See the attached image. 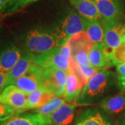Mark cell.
I'll return each mask as SVG.
<instances>
[{
  "instance_id": "5bb4252c",
  "label": "cell",
  "mask_w": 125,
  "mask_h": 125,
  "mask_svg": "<svg viewBox=\"0 0 125 125\" xmlns=\"http://www.w3.org/2000/svg\"><path fill=\"white\" fill-rule=\"evenodd\" d=\"M22 56L17 47L9 45L0 53V72L9 74Z\"/></svg>"
},
{
  "instance_id": "277c9868",
  "label": "cell",
  "mask_w": 125,
  "mask_h": 125,
  "mask_svg": "<svg viewBox=\"0 0 125 125\" xmlns=\"http://www.w3.org/2000/svg\"><path fill=\"white\" fill-rule=\"evenodd\" d=\"M67 44L71 48L72 59L81 66H91L88 54L93 43L85 32L72 36L67 41Z\"/></svg>"
},
{
  "instance_id": "484cf974",
  "label": "cell",
  "mask_w": 125,
  "mask_h": 125,
  "mask_svg": "<svg viewBox=\"0 0 125 125\" xmlns=\"http://www.w3.org/2000/svg\"><path fill=\"white\" fill-rule=\"evenodd\" d=\"M117 85L121 93L125 92V62L116 65Z\"/></svg>"
},
{
  "instance_id": "f546056e",
  "label": "cell",
  "mask_w": 125,
  "mask_h": 125,
  "mask_svg": "<svg viewBox=\"0 0 125 125\" xmlns=\"http://www.w3.org/2000/svg\"><path fill=\"white\" fill-rule=\"evenodd\" d=\"M8 79V74L0 72V94L6 87V81Z\"/></svg>"
},
{
  "instance_id": "30bf717a",
  "label": "cell",
  "mask_w": 125,
  "mask_h": 125,
  "mask_svg": "<svg viewBox=\"0 0 125 125\" xmlns=\"http://www.w3.org/2000/svg\"><path fill=\"white\" fill-rule=\"evenodd\" d=\"M28 95L16 85H10L0 94V102L21 112L26 110Z\"/></svg>"
},
{
  "instance_id": "8fae6325",
  "label": "cell",
  "mask_w": 125,
  "mask_h": 125,
  "mask_svg": "<svg viewBox=\"0 0 125 125\" xmlns=\"http://www.w3.org/2000/svg\"><path fill=\"white\" fill-rule=\"evenodd\" d=\"M102 20L122 21L124 18V9L120 0H93Z\"/></svg>"
},
{
  "instance_id": "4316f807",
  "label": "cell",
  "mask_w": 125,
  "mask_h": 125,
  "mask_svg": "<svg viewBox=\"0 0 125 125\" xmlns=\"http://www.w3.org/2000/svg\"><path fill=\"white\" fill-rule=\"evenodd\" d=\"M19 113H20V111H16L13 108L0 102V118L14 115Z\"/></svg>"
},
{
  "instance_id": "ba28073f",
  "label": "cell",
  "mask_w": 125,
  "mask_h": 125,
  "mask_svg": "<svg viewBox=\"0 0 125 125\" xmlns=\"http://www.w3.org/2000/svg\"><path fill=\"white\" fill-rule=\"evenodd\" d=\"M76 104H65L52 115L39 116L42 125H72L76 113Z\"/></svg>"
},
{
  "instance_id": "836d02e7",
  "label": "cell",
  "mask_w": 125,
  "mask_h": 125,
  "mask_svg": "<svg viewBox=\"0 0 125 125\" xmlns=\"http://www.w3.org/2000/svg\"><path fill=\"white\" fill-rule=\"evenodd\" d=\"M124 40H125V38H124Z\"/></svg>"
},
{
  "instance_id": "d6a6232c",
  "label": "cell",
  "mask_w": 125,
  "mask_h": 125,
  "mask_svg": "<svg viewBox=\"0 0 125 125\" xmlns=\"http://www.w3.org/2000/svg\"><path fill=\"white\" fill-rule=\"evenodd\" d=\"M12 116V115H11ZM11 116H7V117H2V118H0V125L2 123V122H4V121H6L7 119H9L10 117Z\"/></svg>"
},
{
  "instance_id": "2e32d148",
  "label": "cell",
  "mask_w": 125,
  "mask_h": 125,
  "mask_svg": "<svg viewBox=\"0 0 125 125\" xmlns=\"http://www.w3.org/2000/svg\"><path fill=\"white\" fill-rule=\"evenodd\" d=\"M99 107L109 115L118 114L125 110V93L110 95L99 103Z\"/></svg>"
},
{
  "instance_id": "52a82bcc",
  "label": "cell",
  "mask_w": 125,
  "mask_h": 125,
  "mask_svg": "<svg viewBox=\"0 0 125 125\" xmlns=\"http://www.w3.org/2000/svg\"><path fill=\"white\" fill-rule=\"evenodd\" d=\"M74 125H115L113 119L102 108H87L79 112Z\"/></svg>"
},
{
  "instance_id": "5b68a950",
  "label": "cell",
  "mask_w": 125,
  "mask_h": 125,
  "mask_svg": "<svg viewBox=\"0 0 125 125\" xmlns=\"http://www.w3.org/2000/svg\"><path fill=\"white\" fill-rule=\"evenodd\" d=\"M85 18L76 12H70L56 31L61 45L67 42L72 36L81 32H85Z\"/></svg>"
},
{
  "instance_id": "7402d4cb",
  "label": "cell",
  "mask_w": 125,
  "mask_h": 125,
  "mask_svg": "<svg viewBox=\"0 0 125 125\" xmlns=\"http://www.w3.org/2000/svg\"><path fill=\"white\" fill-rule=\"evenodd\" d=\"M65 104V100L62 97H55L47 104L34 109L33 112L38 113L41 116L47 117L52 115Z\"/></svg>"
},
{
  "instance_id": "6da1fadb",
  "label": "cell",
  "mask_w": 125,
  "mask_h": 125,
  "mask_svg": "<svg viewBox=\"0 0 125 125\" xmlns=\"http://www.w3.org/2000/svg\"><path fill=\"white\" fill-rule=\"evenodd\" d=\"M117 83L116 76L107 68H101L84 86L76 105L88 106L99 103L107 97Z\"/></svg>"
},
{
  "instance_id": "3957f363",
  "label": "cell",
  "mask_w": 125,
  "mask_h": 125,
  "mask_svg": "<svg viewBox=\"0 0 125 125\" xmlns=\"http://www.w3.org/2000/svg\"><path fill=\"white\" fill-rule=\"evenodd\" d=\"M67 72L57 68H42L41 74V88L54 94L56 97H62L68 77Z\"/></svg>"
},
{
  "instance_id": "83f0119b",
  "label": "cell",
  "mask_w": 125,
  "mask_h": 125,
  "mask_svg": "<svg viewBox=\"0 0 125 125\" xmlns=\"http://www.w3.org/2000/svg\"><path fill=\"white\" fill-rule=\"evenodd\" d=\"M58 51L60 52V54L62 55L63 56H65V58H67L68 60L70 61L72 58V52L71 48L67 44V42L64 43L62 45H61L58 47Z\"/></svg>"
},
{
  "instance_id": "9a60e30c",
  "label": "cell",
  "mask_w": 125,
  "mask_h": 125,
  "mask_svg": "<svg viewBox=\"0 0 125 125\" xmlns=\"http://www.w3.org/2000/svg\"><path fill=\"white\" fill-rule=\"evenodd\" d=\"M81 17L102 21V18L93 0H69Z\"/></svg>"
},
{
  "instance_id": "9c48e42d",
  "label": "cell",
  "mask_w": 125,
  "mask_h": 125,
  "mask_svg": "<svg viewBox=\"0 0 125 125\" xmlns=\"http://www.w3.org/2000/svg\"><path fill=\"white\" fill-rule=\"evenodd\" d=\"M43 67L33 62L27 73L15 81L16 85L26 93H31L41 88V74Z\"/></svg>"
},
{
  "instance_id": "e0dca14e",
  "label": "cell",
  "mask_w": 125,
  "mask_h": 125,
  "mask_svg": "<svg viewBox=\"0 0 125 125\" xmlns=\"http://www.w3.org/2000/svg\"><path fill=\"white\" fill-rule=\"evenodd\" d=\"M83 87L81 85L80 81L73 73L69 72L65 89L62 97L70 104H76Z\"/></svg>"
},
{
  "instance_id": "7a4b0ae2",
  "label": "cell",
  "mask_w": 125,
  "mask_h": 125,
  "mask_svg": "<svg viewBox=\"0 0 125 125\" xmlns=\"http://www.w3.org/2000/svg\"><path fill=\"white\" fill-rule=\"evenodd\" d=\"M61 45L56 32L43 29H33L25 38L24 48L31 60L45 56Z\"/></svg>"
},
{
  "instance_id": "d6986e66",
  "label": "cell",
  "mask_w": 125,
  "mask_h": 125,
  "mask_svg": "<svg viewBox=\"0 0 125 125\" xmlns=\"http://www.w3.org/2000/svg\"><path fill=\"white\" fill-rule=\"evenodd\" d=\"M56 97L54 94L51 93L44 89L37 90L36 91L29 94L26 110L28 109H36L40 108L47 103L52 99Z\"/></svg>"
},
{
  "instance_id": "ffe728a7",
  "label": "cell",
  "mask_w": 125,
  "mask_h": 125,
  "mask_svg": "<svg viewBox=\"0 0 125 125\" xmlns=\"http://www.w3.org/2000/svg\"><path fill=\"white\" fill-rule=\"evenodd\" d=\"M0 125H42V124L39 115L33 112L21 115H12Z\"/></svg>"
},
{
  "instance_id": "f1b7e54d",
  "label": "cell",
  "mask_w": 125,
  "mask_h": 125,
  "mask_svg": "<svg viewBox=\"0 0 125 125\" xmlns=\"http://www.w3.org/2000/svg\"><path fill=\"white\" fill-rule=\"evenodd\" d=\"M80 67L83 72L84 73V74L86 76V78L88 80L90 79H91L99 70L98 68H95V67H92V66L86 67V66H81V65H80Z\"/></svg>"
},
{
  "instance_id": "603a6c76",
  "label": "cell",
  "mask_w": 125,
  "mask_h": 125,
  "mask_svg": "<svg viewBox=\"0 0 125 125\" xmlns=\"http://www.w3.org/2000/svg\"><path fill=\"white\" fill-rule=\"evenodd\" d=\"M37 1L38 0H11L3 9L1 13L5 15L18 13Z\"/></svg>"
},
{
  "instance_id": "4dcf8cb0",
  "label": "cell",
  "mask_w": 125,
  "mask_h": 125,
  "mask_svg": "<svg viewBox=\"0 0 125 125\" xmlns=\"http://www.w3.org/2000/svg\"><path fill=\"white\" fill-rule=\"evenodd\" d=\"M117 125H125V111L122 114V115L118 120Z\"/></svg>"
},
{
  "instance_id": "7c38bea8",
  "label": "cell",
  "mask_w": 125,
  "mask_h": 125,
  "mask_svg": "<svg viewBox=\"0 0 125 125\" xmlns=\"http://www.w3.org/2000/svg\"><path fill=\"white\" fill-rule=\"evenodd\" d=\"M88 57L90 65L95 68L101 69L114 66L111 52L104 42L93 44L90 49Z\"/></svg>"
},
{
  "instance_id": "d4e9b609",
  "label": "cell",
  "mask_w": 125,
  "mask_h": 125,
  "mask_svg": "<svg viewBox=\"0 0 125 125\" xmlns=\"http://www.w3.org/2000/svg\"><path fill=\"white\" fill-rule=\"evenodd\" d=\"M111 56L114 66L125 62V40L118 48L111 52Z\"/></svg>"
},
{
  "instance_id": "4fadbf2b",
  "label": "cell",
  "mask_w": 125,
  "mask_h": 125,
  "mask_svg": "<svg viewBox=\"0 0 125 125\" xmlns=\"http://www.w3.org/2000/svg\"><path fill=\"white\" fill-rule=\"evenodd\" d=\"M31 61L44 68H57L67 72H70V60L60 54L58 48L45 56Z\"/></svg>"
},
{
  "instance_id": "cb8c5ba5",
  "label": "cell",
  "mask_w": 125,
  "mask_h": 125,
  "mask_svg": "<svg viewBox=\"0 0 125 125\" xmlns=\"http://www.w3.org/2000/svg\"><path fill=\"white\" fill-rule=\"evenodd\" d=\"M70 72L73 73L77 77V79L80 81L81 85L84 88V86L88 82V79L86 78L84 73L82 71L80 67V65H79L74 59H72V58L70 61Z\"/></svg>"
},
{
  "instance_id": "8992f818",
  "label": "cell",
  "mask_w": 125,
  "mask_h": 125,
  "mask_svg": "<svg viewBox=\"0 0 125 125\" xmlns=\"http://www.w3.org/2000/svg\"><path fill=\"white\" fill-rule=\"evenodd\" d=\"M104 29V42L111 52L120 46L125 38V28L122 21H102Z\"/></svg>"
},
{
  "instance_id": "1f68e13d",
  "label": "cell",
  "mask_w": 125,
  "mask_h": 125,
  "mask_svg": "<svg viewBox=\"0 0 125 125\" xmlns=\"http://www.w3.org/2000/svg\"><path fill=\"white\" fill-rule=\"evenodd\" d=\"M11 0H0V11H1Z\"/></svg>"
},
{
  "instance_id": "ac0fdd59",
  "label": "cell",
  "mask_w": 125,
  "mask_h": 125,
  "mask_svg": "<svg viewBox=\"0 0 125 125\" xmlns=\"http://www.w3.org/2000/svg\"><path fill=\"white\" fill-rule=\"evenodd\" d=\"M33 61L28 55L22 56L16 65L8 74V79L6 81V86L13 85L15 81L24 75L30 69Z\"/></svg>"
},
{
  "instance_id": "44dd1931",
  "label": "cell",
  "mask_w": 125,
  "mask_h": 125,
  "mask_svg": "<svg viewBox=\"0 0 125 125\" xmlns=\"http://www.w3.org/2000/svg\"><path fill=\"white\" fill-rule=\"evenodd\" d=\"M85 33L93 44L104 42V29L102 21L85 19Z\"/></svg>"
}]
</instances>
